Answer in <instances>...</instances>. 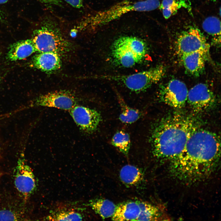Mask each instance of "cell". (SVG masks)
Masks as SVG:
<instances>
[{"label":"cell","instance_id":"4","mask_svg":"<svg viewBox=\"0 0 221 221\" xmlns=\"http://www.w3.org/2000/svg\"><path fill=\"white\" fill-rule=\"evenodd\" d=\"M60 26L52 17L47 16L39 27L34 30L32 40L36 51L53 52L60 55L69 52L72 44L64 37Z\"/></svg>","mask_w":221,"mask_h":221},{"label":"cell","instance_id":"3","mask_svg":"<svg viewBox=\"0 0 221 221\" xmlns=\"http://www.w3.org/2000/svg\"><path fill=\"white\" fill-rule=\"evenodd\" d=\"M160 0L133 1L125 0L106 10L98 11L82 19L77 26L80 30L94 29L101 27L132 11L145 12L159 8Z\"/></svg>","mask_w":221,"mask_h":221},{"label":"cell","instance_id":"9","mask_svg":"<svg viewBox=\"0 0 221 221\" xmlns=\"http://www.w3.org/2000/svg\"><path fill=\"white\" fill-rule=\"evenodd\" d=\"M187 101L194 111L202 112L213 108L217 99L214 92L207 84L200 83L188 91Z\"/></svg>","mask_w":221,"mask_h":221},{"label":"cell","instance_id":"32","mask_svg":"<svg viewBox=\"0 0 221 221\" xmlns=\"http://www.w3.org/2000/svg\"><path fill=\"white\" fill-rule=\"evenodd\" d=\"M0 81H1V79H0Z\"/></svg>","mask_w":221,"mask_h":221},{"label":"cell","instance_id":"25","mask_svg":"<svg viewBox=\"0 0 221 221\" xmlns=\"http://www.w3.org/2000/svg\"><path fill=\"white\" fill-rule=\"evenodd\" d=\"M44 4L47 7L50 8L52 6L55 5L60 6H62V2L60 0H38Z\"/></svg>","mask_w":221,"mask_h":221},{"label":"cell","instance_id":"12","mask_svg":"<svg viewBox=\"0 0 221 221\" xmlns=\"http://www.w3.org/2000/svg\"><path fill=\"white\" fill-rule=\"evenodd\" d=\"M14 183L25 199L29 197L35 188V179L32 169L22 158L18 160L15 169Z\"/></svg>","mask_w":221,"mask_h":221},{"label":"cell","instance_id":"22","mask_svg":"<svg viewBox=\"0 0 221 221\" xmlns=\"http://www.w3.org/2000/svg\"><path fill=\"white\" fill-rule=\"evenodd\" d=\"M111 143L122 153L126 155H128L131 145L130 139L128 133L123 130L117 131L113 136Z\"/></svg>","mask_w":221,"mask_h":221},{"label":"cell","instance_id":"5","mask_svg":"<svg viewBox=\"0 0 221 221\" xmlns=\"http://www.w3.org/2000/svg\"><path fill=\"white\" fill-rule=\"evenodd\" d=\"M148 52L147 44L140 38L123 36L116 39L111 48L114 62L120 66L130 67L139 63Z\"/></svg>","mask_w":221,"mask_h":221},{"label":"cell","instance_id":"30","mask_svg":"<svg viewBox=\"0 0 221 221\" xmlns=\"http://www.w3.org/2000/svg\"><path fill=\"white\" fill-rule=\"evenodd\" d=\"M2 174L1 173H0V178L1 177V176H2Z\"/></svg>","mask_w":221,"mask_h":221},{"label":"cell","instance_id":"7","mask_svg":"<svg viewBox=\"0 0 221 221\" xmlns=\"http://www.w3.org/2000/svg\"><path fill=\"white\" fill-rule=\"evenodd\" d=\"M177 38V51L181 56L197 51L209 53V45L204 35L196 26L190 25Z\"/></svg>","mask_w":221,"mask_h":221},{"label":"cell","instance_id":"27","mask_svg":"<svg viewBox=\"0 0 221 221\" xmlns=\"http://www.w3.org/2000/svg\"><path fill=\"white\" fill-rule=\"evenodd\" d=\"M77 29L76 28L74 29L71 30L70 32V35L72 37H74L76 35L77 32Z\"/></svg>","mask_w":221,"mask_h":221},{"label":"cell","instance_id":"13","mask_svg":"<svg viewBox=\"0 0 221 221\" xmlns=\"http://www.w3.org/2000/svg\"><path fill=\"white\" fill-rule=\"evenodd\" d=\"M31 64L33 67L42 71L50 72L60 68L61 61L60 55L53 52H39L32 58Z\"/></svg>","mask_w":221,"mask_h":221},{"label":"cell","instance_id":"21","mask_svg":"<svg viewBox=\"0 0 221 221\" xmlns=\"http://www.w3.org/2000/svg\"><path fill=\"white\" fill-rule=\"evenodd\" d=\"M117 97L121 107V113L119 118L122 123L131 124L137 121L141 116V113L138 110L128 106L118 93Z\"/></svg>","mask_w":221,"mask_h":221},{"label":"cell","instance_id":"31","mask_svg":"<svg viewBox=\"0 0 221 221\" xmlns=\"http://www.w3.org/2000/svg\"><path fill=\"white\" fill-rule=\"evenodd\" d=\"M211 0L213 2H215V1H216L217 0Z\"/></svg>","mask_w":221,"mask_h":221},{"label":"cell","instance_id":"26","mask_svg":"<svg viewBox=\"0 0 221 221\" xmlns=\"http://www.w3.org/2000/svg\"><path fill=\"white\" fill-rule=\"evenodd\" d=\"M72 7L79 9L83 6V0H64Z\"/></svg>","mask_w":221,"mask_h":221},{"label":"cell","instance_id":"24","mask_svg":"<svg viewBox=\"0 0 221 221\" xmlns=\"http://www.w3.org/2000/svg\"><path fill=\"white\" fill-rule=\"evenodd\" d=\"M81 215L74 211L61 212L48 217L49 220L56 221L82 220Z\"/></svg>","mask_w":221,"mask_h":221},{"label":"cell","instance_id":"18","mask_svg":"<svg viewBox=\"0 0 221 221\" xmlns=\"http://www.w3.org/2000/svg\"><path fill=\"white\" fill-rule=\"evenodd\" d=\"M88 205L103 219L112 217L117 207L112 201L102 199L91 200Z\"/></svg>","mask_w":221,"mask_h":221},{"label":"cell","instance_id":"20","mask_svg":"<svg viewBox=\"0 0 221 221\" xmlns=\"http://www.w3.org/2000/svg\"><path fill=\"white\" fill-rule=\"evenodd\" d=\"M202 26L204 31L211 37L213 42L217 44H220L221 22L219 19L214 16L208 17L203 21Z\"/></svg>","mask_w":221,"mask_h":221},{"label":"cell","instance_id":"28","mask_svg":"<svg viewBox=\"0 0 221 221\" xmlns=\"http://www.w3.org/2000/svg\"><path fill=\"white\" fill-rule=\"evenodd\" d=\"M9 0H0V4H2L6 3Z\"/></svg>","mask_w":221,"mask_h":221},{"label":"cell","instance_id":"11","mask_svg":"<svg viewBox=\"0 0 221 221\" xmlns=\"http://www.w3.org/2000/svg\"><path fill=\"white\" fill-rule=\"evenodd\" d=\"M74 121L82 131L88 134L95 131L102 117L96 110L80 105H75L70 110Z\"/></svg>","mask_w":221,"mask_h":221},{"label":"cell","instance_id":"1","mask_svg":"<svg viewBox=\"0 0 221 221\" xmlns=\"http://www.w3.org/2000/svg\"><path fill=\"white\" fill-rule=\"evenodd\" d=\"M220 152L219 136L197 127L192 132L173 167L179 177L192 180L208 173L218 160Z\"/></svg>","mask_w":221,"mask_h":221},{"label":"cell","instance_id":"16","mask_svg":"<svg viewBox=\"0 0 221 221\" xmlns=\"http://www.w3.org/2000/svg\"><path fill=\"white\" fill-rule=\"evenodd\" d=\"M140 213L138 202H126L116 207L112 219L114 221H137Z\"/></svg>","mask_w":221,"mask_h":221},{"label":"cell","instance_id":"8","mask_svg":"<svg viewBox=\"0 0 221 221\" xmlns=\"http://www.w3.org/2000/svg\"><path fill=\"white\" fill-rule=\"evenodd\" d=\"M188 90L185 84L176 79L160 87L158 97L161 102L173 108H180L187 101Z\"/></svg>","mask_w":221,"mask_h":221},{"label":"cell","instance_id":"29","mask_svg":"<svg viewBox=\"0 0 221 221\" xmlns=\"http://www.w3.org/2000/svg\"><path fill=\"white\" fill-rule=\"evenodd\" d=\"M5 117V116H4L3 115L0 116V120L3 119V118H4Z\"/></svg>","mask_w":221,"mask_h":221},{"label":"cell","instance_id":"19","mask_svg":"<svg viewBox=\"0 0 221 221\" xmlns=\"http://www.w3.org/2000/svg\"><path fill=\"white\" fill-rule=\"evenodd\" d=\"M119 175L121 180L124 184L131 186L138 184L143 177L142 172L138 168L129 165L122 168Z\"/></svg>","mask_w":221,"mask_h":221},{"label":"cell","instance_id":"23","mask_svg":"<svg viewBox=\"0 0 221 221\" xmlns=\"http://www.w3.org/2000/svg\"><path fill=\"white\" fill-rule=\"evenodd\" d=\"M184 0H162L159 7L164 18L167 19L176 13L182 7L187 5Z\"/></svg>","mask_w":221,"mask_h":221},{"label":"cell","instance_id":"15","mask_svg":"<svg viewBox=\"0 0 221 221\" xmlns=\"http://www.w3.org/2000/svg\"><path fill=\"white\" fill-rule=\"evenodd\" d=\"M32 39L20 41L10 45L7 55L11 61L25 59L36 52Z\"/></svg>","mask_w":221,"mask_h":221},{"label":"cell","instance_id":"6","mask_svg":"<svg viewBox=\"0 0 221 221\" xmlns=\"http://www.w3.org/2000/svg\"><path fill=\"white\" fill-rule=\"evenodd\" d=\"M165 67L158 65L148 70L126 75H106L103 79L122 83L130 90L136 92L144 91L157 83L164 77Z\"/></svg>","mask_w":221,"mask_h":221},{"label":"cell","instance_id":"2","mask_svg":"<svg viewBox=\"0 0 221 221\" xmlns=\"http://www.w3.org/2000/svg\"><path fill=\"white\" fill-rule=\"evenodd\" d=\"M197 127L194 118L183 113H171L160 119L151 130L149 141L154 156L159 159L175 160Z\"/></svg>","mask_w":221,"mask_h":221},{"label":"cell","instance_id":"17","mask_svg":"<svg viewBox=\"0 0 221 221\" xmlns=\"http://www.w3.org/2000/svg\"><path fill=\"white\" fill-rule=\"evenodd\" d=\"M141 213L137 221L165 220L164 210L160 206L145 202H139Z\"/></svg>","mask_w":221,"mask_h":221},{"label":"cell","instance_id":"10","mask_svg":"<svg viewBox=\"0 0 221 221\" xmlns=\"http://www.w3.org/2000/svg\"><path fill=\"white\" fill-rule=\"evenodd\" d=\"M76 99L70 92L66 91H56L42 95L34 100L30 107H54L70 110L76 105Z\"/></svg>","mask_w":221,"mask_h":221},{"label":"cell","instance_id":"14","mask_svg":"<svg viewBox=\"0 0 221 221\" xmlns=\"http://www.w3.org/2000/svg\"><path fill=\"white\" fill-rule=\"evenodd\" d=\"M208 54L205 52L197 51L181 56L183 64L186 71L193 76H200L204 69Z\"/></svg>","mask_w":221,"mask_h":221}]
</instances>
